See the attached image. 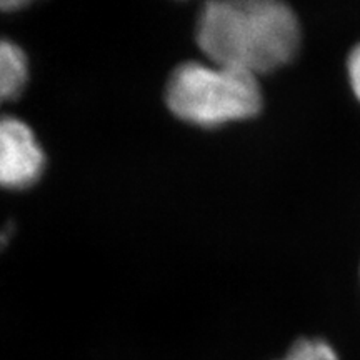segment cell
<instances>
[{"label":"cell","instance_id":"cell-1","mask_svg":"<svg viewBox=\"0 0 360 360\" xmlns=\"http://www.w3.org/2000/svg\"><path fill=\"white\" fill-rule=\"evenodd\" d=\"M197 44L212 64L257 77L292 60L300 25L292 8L276 0H219L202 8Z\"/></svg>","mask_w":360,"mask_h":360},{"label":"cell","instance_id":"cell-2","mask_svg":"<svg viewBox=\"0 0 360 360\" xmlns=\"http://www.w3.org/2000/svg\"><path fill=\"white\" fill-rule=\"evenodd\" d=\"M165 102L174 115L200 127L245 120L262 109L259 80L219 64L186 62L170 75Z\"/></svg>","mask_w":360,"mask_h":360},{"label":"cell","instance_id":"cell-3","mask_svg":"<svg viewBox=\"0 0 360 360\" xmlns=\"http://www.w3.org/2000/svg\"><path fill=\"white\" fill-rule=\"evenodd\" d=\"M44 167L45 154L34 130L20 119L0 115V187L34 186Z\"/></svg>","mask_w":360,"mask_h":360},{"label":"cell","instance_id":"cell-4","mask_svg":"<svg viewBox=\"0 0 360 360\" xmlns=\"http://www.w3.org/2000/svg\"><path fill=\"white\" fill-rule=\"evenodd\" d=\"M29 80V60L19 45L0 40V105L24 92Z\"/></svg>","mask_w":360,"mask_h":360},{"label":"cell","instance_id":"cell-5","mask_svg":"<svg viewBox=\"0 0 360 360\" xmlns=\"http://www.w3.org/2000/svg\"><path fill=\"white\" fill-rule=\"evenodd\" d=\"M282 360H339L334 349L319 339H302L292 345L290 352Z\"/></svg>","mask_w":360,"mask_h":360},{"label":"cell","instance_id":"cell-6","mask_svg":"<svg viewBox=\"0 0 360 360\" xmlns=\"http://www.w3.org/2000/svg\"><path fill=\"white\" fill-rule=\"evenodd\" d=\"M347 70H349L350 85H352L355 97L360 101V44L357 45V47H354V51L350 52L349 62H347Z\"/></svg>","mask_w":360,"mask_h":360}]
</instances>
